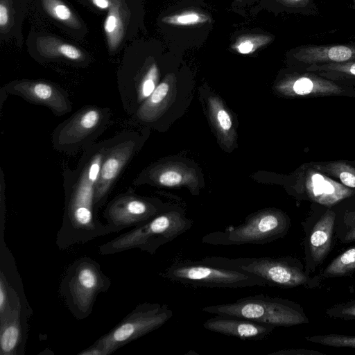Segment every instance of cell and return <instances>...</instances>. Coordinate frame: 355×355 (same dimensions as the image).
Masks as SVG:
<instances>
[{
    "label": "cell",
    "instance_id": "35",
    "mask_svg": "<svg viewBox=\"0 0 355 355\" xmlns=\"http://www.w3.org/2000/svg\"><path fill=\"white\" fill-rule=\"evenodd\" d=\"M9 10L5 0H1L0 3V27L5 29L9 24Z\"/></svg>",
    "mask_w": 355,
    "mask_h": 355
},
{
    "label": "cell",
    "instance_id": "10",
    "mask_svg": "<svg viewBox=\"0 0 355 355\" xmlns=\"http://www.w3.org/2000/svg\"><path fill=\"white\" fill-rule=\"evenodd\" d=\"M155 200L139 196L130 191L121 193L107 205L103 217L113 233L142 225L164 211Z\"/></svg>",
    "mask_w": 355,
    "mask_h": 355
},
{
    "label": "cell",
    "instance_id": "24",
    "mask_svg": "<svg viewBox=\"0 0 355 355\" xmlns=\"http://www.w3.org/2000/svg\"><path fill=\"white\" fill-rule=\"evenodd\" d=\"M309 164L325 175L338 179L343 185L355 188V168L349 164L343 161H331Z\"/></svg>",
    "mask_w": 355,
    "mask_h": 355
},
{
    "label": "cell",
    "instance_id": "16",
    "mask_svg": "<svg viewBox=\"0 0 355 355\" xmlns=\"http://www.w3.org/2000/svg\"><path fill=\"white\" fill-rule=\"evenodd\" d=\"M32 314L29 306L16 309L0 319V354H24L26 343L28 318Z\"/></svg>",
    "mask_w": 355,
    "mask_h": 355
},
{
    "label": "cell",
    "instance_id": "29",
    "mask_svg": "<svg viewBox=\"0 0 355 355\" xmlns=\"http://www.w3.org/2000/svg\"><path fill=\"white\" fill-rule=\"evenodd\" d=\"M273 37L264 34H249L239 37L232 44V49L239 53L248 55L268 44Z\"/></svg>",
    "mask_w": 355,
    "mask_h": 355
},
{
    "label": "cell",
    "instance_id": "19",
    "mask_svg": "<svg viewBox=\"0 0 355 355\" xmlns=\"http://www.w3.org/2000/svg\"><path fill=\"white\" fill-rule=\"evenodd\" d=\"M172 75H168L158 84L154 92L143 103L137 112L138 119L151 122L159 118L166 108L171 97Z\"/></svg>",
    "mask_w": 355,
    "mask_h": 355
},
{
    "label": "cell",
    "instance_id": "5",
    "mask_svg": "<svg viewBox=\"0 0 355 355\" xmlns=\"http://www.w3.org/2000/svg\"><path fill=\"white\" fill-rule=\"evenodd\" d=\"M202 311L214 315L245 318L275 327L308 322L306 315L293 302L263 294L241 298L232 303L207 306Z\"/></svg>",
    "mask_w": 355,
    "mask_h": 355
},
{
    "label": "cell",
    "instance_id": "38",
    "mask_svg": "<svg viewBox=\"0 0 355 355\" xmlns=\"http://www.w3.org/2000/svg\"><path fill=\"white\" fill-rule=\"evenodd\" d=\"M353 1H354V3H355V0H353Z\"/></svg>",
    "mask_w": 355,
    "mask_h": 355
},
{
    "label": "cell",
    "instance_id": "39",
    "mask_svg": "<svg viewBox=\"0 0 355 355\" xmlns=\"http://www.w3.org/2000/svg\"><path fill=\"white\" fill-rule=\"evenodd\" d=\"M237 1H241V0H237Z\"/></svg>",
    "mask_w": 355,
    "mask_h": 355
},
{
    "label": "cell",
    "instance_id": "6",
    "mask_svg": "<svg viewBox=\"0 0 355 355\" xmlns=\"http://www.w3.org/2000/svg\"><path fill=\"white\" fill-rule=\"evenodd\" d=\"M289 227L290 219L284 212L266 208L248 216L239 225L205 234L202 241L214 245H264L284 236Z\"/></svg>",
    "mask_w": 355,
    "mask_h": 355
},
{
    "label": "cell",
    "instance_id": "11",
    "mask_svg": "<svg viewBox=\"0 0 355 355\" xmlns=\"http://www.w3.org/2000/svg\"><path fill=\"white\" fill-rule=\"evenodd\" d=\"M277 89L284 96L293 98L345 96L355 98V87L304 70L285 75L277 83Z\"/></svg>",
    "mask_w": 355,
    "mask_h": 355
},
{
    "label": "cell",
    "instance_id": "30",
    "mask_svg": "<svg viewBox=\"0 0 355 355\" xmlns=\"http://www.w3.org/2000/svg\"><path fill=\"white\" fill-rule=\"evenodd\" d=\"M159 81V69L155 63L152 64L142 77L137 89L139 103H143L154 92Z\"/></svg>",
    "mask_w": 355,
    "mask_h": 355
},
{
    "label": "cell",
    "instance_id": "27",
    "mask_svg": "<svg viewBox=\"0 0 355 355\" xmlns=\"http://www.w3.org/2000/svg\"><path fill=\"white\" fill-rule=\"evenodd\" d=\"M44 10L55 19L78 28L80 24L71 10L61 0H41Z\"/></svg>",
    "mask_w": 355,
    "mask_h": 355
},
{
    "label": "cell",
    "instance_id": "3",
    "mask_svg": "<svg viewBox=\"0 0 355 355\" xmlns=\"http://www.w3.org/2000/svg\"><path fill=\"white\" fill-rule=\"evenodd\" d=\"M111 284L95 259L81 257L66 270L59 291L71 313L77 320H83L93 311L97 296L107 291Z\"/></svg>",
    "mask_w": 355,
    "mask_h": 355
},
{
    "label": "cell",
    "instance_id": "28",
    "mask_svg": "<svg viewBox=\"0 0 355 355\" xmlns=\"http://www.w3.org/2000/svg\"><path fill=\"white\" fill-rule=\"evenodd\" d=\"M210 20V17L204 12L196 10H187L165 16L162 18V21L171 26H192L209 23Z\"/></svg>",
    "mask_w": 355,
    "mask_h": 355
},
{
    "label": "cell",
    "instance_id": "21",
    "mask_svg": "<svg viewBox=\"0 0 355 355\" xmlns=\"http://www.w3.org/2000/svg\"><path fill=\"white\" fill-rule=\"evenodd\" d=\"M110 1L103 27L109 49L112 52L117 49L123 40L128 12L122 0Z\"/></svg>",
    "mask_w": 355,
    "mask_h": 355
},
{
    "label": "cell",
    "instance_id": "31",
    "mask_svg": "<svg viewBox=\"0 0 355 355\" xmlns=\"http://www.w3.org/2000/svg\"><path fill=\"white\" fill-rule=\"evenodd\" d=\"M305 338L308 341L325 346L355 348V336L331 334L306 336Z\"/></svg>",
    "mask_w": 355,
    "mask_h": 355
},
{
    "label": "cell",
    "instance_id": "37",
    "mask_svg": "<svg viewBox=\"0 0 355 355\" xmlns=\"http://www.w3.org/2000/svg\"><path fill=\"white\" fill-rule=\"evenodd\" d=\"M94 6L101 10L109 9L110 6V0H90Z\"/></svg>",
    "mask_w": 355,
    "mask_h": 355
},
{
    "label": "cell",
    "instance_id": "1",
    "mask_svg": "<svg viewBox=\"0 0 355 355\" xmlns=\"http://www.w3.org/2000/svg\"><path fill=\"white\" fill-rule=\"evenodd\" d=\"M110 142L93 144L85 150L78 166L64 173V209L55 240L61 250L113 233L98 220L94 202L102 160Z\"/></svg>",
    "mask_w": 355,
    "mask_h": 355
},
{
    "label": "cell",
    "instance_id": "2",
    "mask_svg": "<svg viewBox=\"0 0 355 355\" xmlns=\"http://www.w3.org/2000/svg\"><path fill=\"white\" fill-rule=\"evenodd\" d=\"M192 225L193 221L182 210L166 209L145 224L102 244L98 252L108 255L137 248L153 255L160 246L185 233Z\"/></svg>",
    "mask_w": 355,
    "mask_h": 355
},
{
    "label": "cell",
    "instance_id": "14",
    "mask_svg": "<svg viewBox=\"0 0 355 355\" xmlns=\"http://www.w3.org/2000/svg\"><path fill=\"white\" fill-rule=\"evenodd\" d=\"M304 166L300 175V187L311 200L324 206H332L353 193L350 188L334 180L309 164Z\"/></svg>",
    "mask_w": 355,
    "mask_h": 355
},
{
    "label": "cell",
    "instance_id": "32",
    "mask_svg": "<svg viewBox=\"0 0 355 355\" xmlns=\"http://www.w3.org/2000/svg\"><path fill=\"white\" fill-rule=\"evenodd\" d=\"M326 314L334 318L355 319V301L335 304L326 310Z\"/></svg>",
    "mask_w": 355,
    "mask_h": 355
},
{
    "label": "cell",
    "instance_id": "7",
    "mask_svg": "<svg viewBox=\"0 0 355 355\" xmlns=\"http://www.w3.org/2000/svg\"><path fill=\"white\" fill-rule=\"evenodd\" d=\"M159 275L172 282L196 287L242 288L266 285L263 279L249 272L202 259L175 262Z\"/></svg>",
    "mask_w": 355,
    "mask_h": 355
},
{
    "label": "cell",
    "instance_id": "33",
    "mask_svg": "<svg viewBox=\"0 0 355 355\" xmlns=\"http://www.w3.org/2000/svg\"><path fill=\"white\" fill-rule=\"evenodd\" d=\"M306 354H321L317 351L304 349H282L270 353L269 355H306Z\"/></svg>",
    "mask_w": 355,
    "mask_h": 355
},
{
    "label": "cell",
    "instance_id": "36",
    "mask_svg": "<svg viewBox=\"0 0 355 355\" xmlns=\"http://www.w3.org/2000/svg\"><path fill=\"white\" fill-rule=\"evenodd\" d=\"M308 0H277V1L284 6L289 7H300L306 3Z\"/></svg>",
    "mask_w": 355,
    "mask_h": 355
},
{
    "label": "cell",
    "instance_id": "8",
    "mask_svg": "<svg viewBox=\"0 0 355 355\" xmlns=\"http://www.w3.org/2000/svg\"><path fill=\"white\" fill-rule=\"evenodd\" d=\"M110 116L108 107H82L55 128L52 134L54 149L69 155L87 149L105 130Z\"/></svg>",
    "mask_w": 355,
    "mask_h": 355
},
{
    "label": "cell",
    "instance_id": "25",
    "mask_svg": "<svg viewBox=\"0 0 355 355\" xmlns=\"http://www.w3.org/2000/svg\"><path fill=\"white\" fill-rule=\"evenodd\" d=\"M46 39V41L50 44L48 45L46 42L40 44L38 51L48 58H58L62 57L72 61H81L84 58V55L82 51L75 46L68 43H59L57 42V47H55L56 40L53 39Z\"/></svg>",
    "mask_w": 355,
    "mask_h": 355
},
{
    "label": "cell",
    "instance_id": "40",
    "mask_svg": "<svg viewBox=\"0 0 355 355\" xmlns=\"http://www.w3.org/2000/svg\"><path fill=\"white\" fill-rule=\"evenodd\" d=\"M354 286H355V284H354Z\"/></svg>",
    "mask_w": 355,
    "mask_h": 355
},
{
    "label": "cell",
    "instance_id": "18",
    "mask_svg": "<svg viewBox=\"0 0 355 355\" xmlns=\"http://www.w3.org/2000/svg\"><path fill=\"white\" fill-rule=\"evenodd\" d=\"M335 217V213L327 209L311 231L309 248L312 259L316 263L322 262L330 250Z\"/></svg>",
    "mask_w": 355,
    "mask_h": 355
},
{
    "label": "cell",
    "instance_id": "13",
    "mask_svg": "<svg viewBox=\"0 0 355 355\" xmlns=\"http://www.w3.org/2000/svg\"><path fill=\"white\" fill-rule=\"evenodd\" d=\"M6 92L19 96L31 103L45 106L58 116L71 111L67 92L60 87L44 80H21L8 83Z\"/></svg>",
    "mask_w": 355,
    "mask_h": 355
},
{
    "label": "cell",
    "instance_id": "34",
    "mask_svg": "<svg viewBox=\"0 0 355 355\" xmlns=\"http://www.w3.org/2000/svg\"><path fill=\"white\" fill-rule=\"evenodd\" d=\"M348 218V230L344 237V241L345 243L352 242L355 241V213L349 214Z\"/></svg>",
    "mask_w": 355,
    "mask_h": 355
},
{
    "label": "cell",
    "instance_id": "17",
    "mask_svg": "<svg viewBox=\"0 0 355 355\" xmlns=\"http://www.w3.org/2000/svg\"><path fill=\"white\" fill-rule=\"evenodd\" d=\"M291 57L301 69L311 65L355 61V44L302 46L295 49Z\"/></svg>",
    "mask_w": 355,
    "mask_h": 355
},
{
    "label": "cell",
    "instance_id": "9",
    "mask_svg": "<svg viewBox=\"0 0 355 355\" xmlns=\"http://www.w3.org/2000/svg\"><path fill=\"white\" fill-rule=\"evenodd\" d=\"M202 260L209 263L243 270L259 277L265 281L266 285L272 286L293 288L305 285L309 281L308 276L289 257L230 259L210 256Z\"/></svg>",
    "mask_w": 355,
    "mask_h": 355
},
{
    "label": "cell",
    "instance_id": "23",
    "mask_svg": "<svg viewBox=\"0 0 355 355\" xmlns=\"http://www.w3.org/2000/svg\"><path fill=\"white\" fill-rule=\"evenodd\" d=\"M209 113L211 121L222 139L228 146L234 139V128L232 118L220 101L211 98L209 101Z\"/></svg>",
    "mask_w": 355,
    "mask_h": 355
},
{
    "label": "cell",
    "instance_id": "20",
    "mask_svg": "<svg viewBox=\"0 0 355 355\" xmlns=\"http://www.w3.org/2000/svg\"><path fill=\"white\" fill-rule=\"evenodd\" d=\"M191 179V173L178 166L159 164L145 171L134 181V184H139L148 181L156 185L172 187L187 184Z\"/></svg>",
    "mask_w": 355,
    "mask_h": 355
},
{
    "label": "cell",
    "instance_id": "22",
    "mask_svg": "<svg viewBox=\"0 0 355 355\" xmlns=\"http://www.w3.org/2000/svg\"><path fill=\"white\" fill-rule=\"evenodd\" d=\"M329 80L355 87V61L311 65L302 69Z\"/></svg>",
    "mask_w": 355,
    "mask_h": 355
},
{
    "label": "cell",
    "instance_id": "15",
    "mask_svg": "<svg viewBox=\"0 0 355 355\" xmlns=\"http://www.w3.org/2000/svg\"><path fill=\"white\" fill-rule=\"evenodd\" d=\"M203 327L210 331L243 340L266 339L275 327L238 317L219 315L207 320Z\"/></svg>",
    "mask_w": 355,
    "mask_h": 355
},
{
    "label": "cell",
    "instance_id": "12",
    "mask_svg": "<svg viewBox=\"0 0 355 355\" xmlns=\"http://www.w3.org/2000/svg\"><path fill=\"white\" fill-rule=\"evenodd\" d=\"M137 149L133 137L125 136L119 141H111L107 147L95 189L94 202L101 207L116 179L132 158Z\"/></svg>",
    "mask_w": 355,
    "mask_h": 355
},
{
    "label": "cell",
    "instance_id": "26",
    "mask_svg": "<svg viewBox=\"0 0 355 355\" xmlns=\"http://www.w3.org/2000/svg\"><path fill=\"white\" fill-rule=\"evenodd\" d=\"M355 271V246L336 257L324 270V277L347 276Z\"/></svg>",
    "mask_w": 355,
    "mask_h": 355
},
{
    "label": "cell",
    "instance_id": "4",
    "mask_svg": "<svg viewBox=\"0 0 355 355\" xmlns=\"http://www.w3.org/2000/svg\"><path fill=\"white\" fill-rule=\"evenodd\" d=\"M173 315L167 304H139L112 329L78 354L110 355L130 342L159 329Z\"/></svg>",
    "mask_w": 355,
    "mask_h": 355
}]
</instances>
